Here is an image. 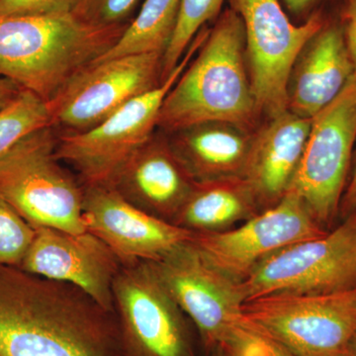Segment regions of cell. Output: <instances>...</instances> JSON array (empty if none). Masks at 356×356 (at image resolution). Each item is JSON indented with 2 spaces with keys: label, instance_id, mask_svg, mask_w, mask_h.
Returning <instances> with one entry per match:
<instances>
[{
  "label": "cell",
  "instance_id": "obj_3",
  "mask_svg": "<svg viewBox=\"0 0 356 356\" xmlns=\"http://www.w3.org/2000/svg\"><path fill=\"white\" fill-rule=\"evenodd\" d=\"M86 24L72 13L0 16V76L44 102L104 55L127 29Z\"/></svg>",
  "mask_w": 356,
  "mask_h": 356
},
{
  "label": "cell",
  "instance_id": "obj_22",
  "mask_svg": "<svg viewBox=\"0 0 356 356\" xmlns=\"http://www.w3.org/2000/svg\"><path fill=\"white\" fill-rule=\"evenodd\" d=\"M47 127H51L48 102L23 89L0 111V159L28 135Z\"/></svg>",
  "mask_w": 356,
  "mask_h": 356
},
{
  "label": "cell",
  "instance_id": "obj_33",
  "mask_svg": "<svg viewBox=\"0 0 356 356\" xmlns=\"http://www.w3.org/2000/svg\"><path fill=\"white\" fill-rule=\"evenodd\" d=\"M210 355H211V356H218V355H216V353H210Z\"/></svg>",
  "mask_w": 356,
  "mask_h": 356
},
{
  "label": "cell",
  "instance_id": "obj_25",
  "mask_svg": "<svg viewBox=\"0 0 356 356\" xmlns=\"http://www.w3.org/2000/svg\"><path fill=\"white\" fill-rule=\"evenodd\" d=\"M212 353L218 356H293L243 318L229 330Z\"/></svg>",
  "mask_w": 356,
  "mask_h": 356
},
{
  "label": "cell",
  "instance_id": "obj_9",
  "mask_svg": "<svg viewBox=\"0 0 356 356\" xmlns=\"http://www.w3.org/2000/svg\"><path fill=\"white\" fill-rule=\"evenodd\" d=\"M163 56L159 51L129 54L84 67L48 102L51 127L58 134L84 132L159 88Z\"/></svg>",
  "mask_w": 356,
  "mask_h": 356
},
{
  "label": "cell",
  "instance_id": "obj_2",
  "mask_svg": "<svg viewBox=\"0 0 356 356\" xmlns=\"http://www.w3.org/2000/svg\"><path fill=\"white\" fill-rule=\"evenodd\" d=\"M198 51L165 96L158 128L172 134L226 122L252 131L261 113L250 83L240 15L232 8L220 14Z\"/></svg>",
  "mask_w": 356,
  "mask_h": 356
},
{
  "label": "cell",
  "instance_id": "obj_8",
  "mask_svg": "<svg viewBox=\"0 0 356 356\" xmlns=\"http://www.w3.org/2000/svg\"><path fill=\"white\" fill-rule=\"evenodd\" d=\"M245 301L274 293L331 294L356 288V210L325 235L283 248L241 283Z\"/></svg>",
  "mask_w": 356,
  "mask_h": 356
},
{
  "label": "cell",
  "instance_id": "obj_12",
  "mask_svg": "<svg viewBox=\"0 0 356 356\" xmlns=\"http://www.w3.org/2000/svg\"><path fill=\"white\" fill-rule=\"evenodd\" d=\"M301 197L289 189L273 207L218 233H194L192 243L218 270L242 283L267 257L325 235Z\"/></svg>",
  "mask_w": 356,
  "mask_h": 356
},
{
  "label": "cell",
  "instance_id": "obj_23",
  "mask_svg": "<svg viewBox=\"0 0 356 356\" xmlns=\"http://www.w3.org/2000/svg\"><path fill=\"white\" fill-rule=\"evenodd\" d=\"M225 0H182L172 38L163 56L161 81L177 67L204 25L220 15Z\"/></svg>",
  "mask_w": 356,
  "mask_h": 356
},
{
  "label": "cell",
  "instance_id": "obj_10",
  "mask_svg": "<svg viewBox=\"0 0 356 356\" xmlns=\"http://www.w3.org/2000/svg\"><path fill=\"white\" fill-rule=\"evenodd\" d=\"M355 142L353 76L336 99L312 118L303 156L289 188L298 194L325 229L339 213Z\"/></svg>",
  "mask_w": 356,
  "mask_h": 356
},
{
  "label": "cell",
  "instance_id": "obj_20",
  "mask_svg": "<svg viewBox=\"0 0 356 356\" xmlns=\"http://www.w3.org/2000/svg\"><path fill=\"white\" fill-rule=\"evenodd\" d=\"M254 192L242 177L195 182L175 225L193 233H218L233 229L259 214Z\"/></svg>",
  "mask_w": 356,
  "mask_h": 356
},
{
  "label": "cell",
  "instance_id": "obj_32",
  "mask_svg": "<svg viewBox=\"0 0 356 356\" xmlns=\"http://www.w3.org/2000/svg\"><path fill=\"white\" fill-rule=\"evenodd\" d=\"M348 356H356V332L351 337L348 346Z\"/></svg>",
  "mask_w": 356,
  "mask_h": 356
},
{
  "label": "cell",
  "instance_id": "obj_14",
  "mask_svg": "<svg viewBox=\"0 0 356 356\" xmlns=\"http://www.w3.org/2000/svg\"><path fill=\"white\" fill-rule=\"evenodd\" d=\"M123 264L111 248L89 233L36 229L19 268L83 290L107 311L113 312V283Z\"/></svg>",
  "mask_w": 356,
  "mask_h": 356
},
{
  "label": "cell",
  "instance_id": "obj_5",
  "mask_svg": "<svg viewBox=\"0 0 356 356\" xmlns=\"http://www.w3.org/2000/svg\"><path fill=\"white\" fill-rule=\"evenodd\" d=\"M208 31L198 33L179 64L159 88L131 100L95 127L81 133L58 134V159L76 172L83 186H110L119 170L153 136L165 96L197 53Z\"/></svg>",
  "mask_w": 356,
  "mask_h": 356
},
{
  "label": "cell",
  "instance_id": "obj_11",
  "mask_svg": "<svg viewBox=\"0 0 356 356\" xmlns=\"http://www.w3.org/2000/svg\"><path fill=\"white\" fill-rule=\"evenodd\" d=\"M114 310L127 356H195L187 318L149 261L123 264Z\"/></svg>",
  "mask_w": 356,
  "mask_h": 356
},
{
  "label": "cell",
  "instance_id": "obj_6",
  "mask_svg": "<svg viewBox=\"0 0 356 356\" xmlns=\"http://www.w3.org/2000/svg\"><path fill=\"white\" fill-rule=\"evenodd\" d=\"M243 318L293 356H348L356 332V288L255 297L243 304Z\"/></svg>",
  "mask_w": 356,
  "mask_h": 356
},
{
  "label": "cell",
  "instance_id": "obj_26",
  "mask_svg": "<svg viewBox=\"0 0 356 356\" xmlns=\"http://www.w3.org/2000/svg\"><path fill=\"white\" fill-rule=\"evenodd\" d=\"M140 0H74L72 13L79 20L99 28L129 25Z\"/></svg>",
  "mask_w": 356,
  "mask_h": 356
},
{
  "label": "cell",
  "instance_id": "obj_24",
  "mask_svg": "<svg viewBox=\"0 0 356 356\" xmlns=\"http://www.w3.org/2000/svg\"><path fill=\"white\" fill-rule=\"evenodd\" d=\"M36 229L0 197V266H19Z\"/></svg>",
  "mask_w": 356,
  "mask_h": 356
},
{
  "label": "cell",
  "instance_id": "obj_16",
  "mask_svg": "<svg viewBox=\"0 0 356 356\" xmlns=\"http://www.w3.org/2000/svg\"><path fill=\"white\" fill-rule=\"evenodd\" d=\"M195 182L172 151L168 135L154 133L108 187L147 214L175 224Z\"/></svg>",
  "mask_w": 356,
  "mask_h": 356
},
{
  "label": "cell",
  "instance_id": "obj_30",
  "mask_svg": "<svg viewBox=\"0 0 356 356\" xmlns=\"http://www.w3.org/2000/svg\"><path fill=\"white\" fill-rule=\"evenodd\" d=\"M356 210V154L355 168H353V177L348 184V188L344 191L343 199H341V208L339 212L346 218L353 211Z\"/></svg>",
  "mask_w": 356,
  "mask_h": 356
},
{
  "label": "cell",
  "instance_id": "obj_27",
  "mask_svg": "<svg viewBox=\"0 0 356 356\" xmlns=\"http://www.w3.org/2000/svg\"><path fill=\"white\" fill-rule=\"evenodd\" d=\"M74 0H0V16L50 15L72 13Z\"/></svg>",
  "mask_w": 356,
  "mask_h": 356
},
{
  "label": "cell",
  "instance_id": "obj_7",
  "mask_svg": "<svg viewBox=\"0 0 356 356\" xmlns=\"http://www.w3.org/2000/svg\"><path fill=\"white\" fill-rule=\"evenodd\" d=\"M245 28L250 83L261 113L269 119L288 111V83L293 65L307 43L327 23L321 9L294 25L280 0H229Z\"/></svg>",
  "mask_w": 356,
  "mask_h": 356
},
{
  "label": "cell",
  "instance_id": "obj_13",
  "mask_svg": "<svg viewBox=\"0 0 356 356\" xmlns=\"http://www.w3.org/2000/svg\"><path fill=\"white\" fill-rule=\"evenodd\" d=\"M151 262L163 286L195 325L204 348L212 353L243 320L241 283L218 270L187 241Z\"/></svg>",
  "mask_w": 356,
  "mask_h": 356
},
{
  "label": "cell",
  "instance_id": "obj_17",
  "mask_svg": "<svg viewBox=\"0 0 356 356\" xmlns=\"http://www.w3.org/2000/svg\"><path fill=\"white\" fill-rule=\"evenodd\" d=\"M355 76V65L337 17L307 43L293 65L288 83V111L312 119L336 99Z\"/></svg>",
  "mask_w": 356,
  "mask_h": 356
},
{
  "label": "cell",
  "instance_id": "obj_1",
  "mask_svg": "<svg viewBox=\"0 0 356 356\" xmlns=\"http://www.w3.org/2000/svg\"><path fill=\"white\" fill-rule=\"evenodd\" d=\"M0 356H127L118 321L70 283L0 266Z\"/></svg>",
  "mask_w": 356,
  "mask_h": 356
},
{
  "label": "cell",
  "instance_id": "obj_19",
  "mask_svg": "<svg viewBox=\"0 0 356 356\" xmlns=\"http://www.w3.org/2000/svg\"><path fill=\"white\" fill-rule=\"evenodd\" d=\"M252 131L226 122H207L168 134L178 159L196 182L242 177Z\"/></svg>",
  "mask_w": 356,
  "mask_h": 356
},
{
  "label": "cell",
  "instance_id": "obj_4",
  "mask_svg": "<svg viewBox=\"0 0 356 356\" xmlns=\"http://www.w3.org/2000/svg\"><path fill=\"white\" fill-rule=\"evenodd\" d=\"M58 133L30 134L0 159V197L33 228L86 232L84 186L56 154Z\"/></svg>",
  "mask_w": 356,
  "mask_h": 356
},
{
  "label": "cell",
  "instance_id": "obj_29",
  "mask_svg": "<svg viewBox=\"0 0 356 356\" xmlns=\"http://www.w3.org/2000/svg\"><path fill=\"white\" fill-rule=\"evenodd\" d=\"M22 90L23 89L14 81L0 76V111L10 105Z\"/></svg>",
  "mask_w": 356,
  "mask_h": 356
},
{
  "label": "cell",
  "instance_id": "obj_18",
  "mask_svg": "<svg viewBox=\"0 0 356 356\" xmlns=\"http://www.w3.org/2000/svg\"><path fill=\"white\" fill-rule=\"evenodd\" d=\"M312 119L290 111L269 119L254 133L243 177L257 199L259 211L284 197L303 156Z\"/></svg>",
  "mask_w": 356,
  "mask_h": 356
},
{
  "label": "cell",
  "instance_id": "obj_28",
  "mask_svg": "<svg viewBox=\"0 0 356 356\" xmlns=\"http://www.w3.org/2000/svg\"><path fill=\"white\" fill-rule=\"evenodd\" d=\"M337 19L343 27L356 76V0H343Z\"/></svg>",
  "mask_w": 356,
  "mask_h": 356
},
{
  "label": "cell",
  "instance_id": "obj_31",
  "mask_svg": "<svg viewBox=\"0 0 356 356\" xmlns=\"http://www.w3.org/2000/svg\"><path fill=\"white\" fill-rule=\"evenodd\" d=\"M323 1L324 0H281L288 11L297 16L306 14L310 16L312 13L318 10L316 7Z\"/></svg>",
  "mask_w": 356,
  "mask_h": 356
},
{
  "label": "cell",
  "instance_id": "obj_21",
  "mask_svg": "<svg viewBox=\"0 0 356 356\" xmlns=\"http://www.w3.org/2000/svg\"><path fill=\"white\" fill-rule=\"evenodd\" d=\"M182 0H145L120 40L95 62L129 54L165 53L172 38ZM95 63V62H93Z\"/></svg>",
  "mask_w": 356,
  "mask_h": 356
},
{
  "label": "cell",
  "instance_id": "obj_15",
  "mask_svg": "<svg viewBox=\"0 0 356 356\" xmlns=\"http://www.w3.org/2000/svg\"><path fill=\"white\" fill-rule=\"evenodd\" d=\"M86 231L106 243L123 264L154 261L193 232L139 209L108 186H84Z\"/></svg>",
  "mask_w": 356,
  "mask_h": 356
}]
</instances>
